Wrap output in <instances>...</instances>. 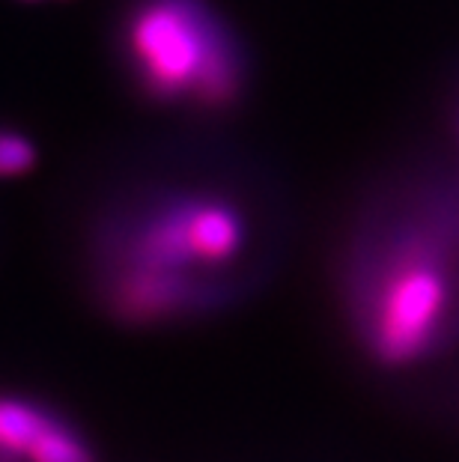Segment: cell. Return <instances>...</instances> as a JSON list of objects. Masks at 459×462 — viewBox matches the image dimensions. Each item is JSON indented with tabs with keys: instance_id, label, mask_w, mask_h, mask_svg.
Wrapping results in <instances>:
<instances>
[{
	"instance_id": "8",
	"label": "cell",
	"mask_w": 459,
	"mask_h": 462,
	"mask_svg": "<svg viewBox=\"0 0 459 462\" xmlns=\"http://www.w3.org/2000/svg\"><path fill=\"white\" fill-rule=\"evenodd\" d=\"M0 462H22V459H15V457H6V454H0Z\"/></svg>"
},
{
	"instance_id": "4",
	"label": "cell",
	"mask_w": 459,
	"mask_h": 462,
	"mask_svg": "<svg viewBox=\"0 0 459 462\" xmlns=\"http://www.w3.org/2000/svg\"><path fill=\"white\" fill-rule=\"evenodd\" d=\"M182 233L188 242L194 263L200 265H224L239 257L245 245V221L230 203L212 198L179 200Z\"/></svg>"
},
{
	"instance_id": "6",
	"label": "cell",
	"mask_w": 459,
	"mask_h": 462,
	"mask_svg": "<svg viewBox=\"0 0 459 462\" xmlns=\"http://www.w3.org/2000/svg\"><path fill=\"white\" fill-rule=\"evenodd\" d=\"M24 462H96V454L81 439V432H75L66 420L57 418L31 448Z\"/></svg>"
},
{
	"instance_id": "5",
	"label": "cell",
	"mask_w": 459,
	"mask_h": 462,
	"mask_svg": "<svg viewBox=\"0 0 459 462\" xmlns=\"http://www.w3.org/2000/svg\"><path fill=\"white\" fill-rule=\"evenodd\" d=\"M57 420L51 409L33 400L0 397V454L27 459L31 448L42 439V432Z\"/></svg>"
},
{
	"instance_id": "3",
	"label": "cell",
	"mask_w": 459,
	"mask_h": 462,
	"mask_svg": "<svg viewBox=\"0 0 459 462\" xmlns=\"http://www.w3.org/2000/svg\"><path fill=\"white\" fill-rule=\"evenodd\" d=\"M200 299V283L191 272H161L129 265L116 283L114 301L125 319L152 322L177 317Z\"/></svg>"
},
{
	"instance_id": "2",
	"label": "cell",
	"mask_w": 459,
	"mask_h": 462,
	"mask_svg": "<svg viewBox=\"0 0 459 462\" xmlns=\"http://www.w3.org/2000/svg\"><path fill=\"white\" fill-rule=\"evenodd\" d=\"M454 304L451 269L427 245L388 260L370 287L367 343L385 364H412L438 343Z\"/></svg>"
},
{
	"instance_id": "7",
	"label": "cell",
	"mask_w": 459,
	"mask_h": 462,
	"mask_svg": "<svg viewBox=\"0 0 459 462\" xmlns=\"http://www.w3.org/2000/svg\"><path fill=\"white\" fill-rule=\"evenodd\" d=\"M36 167V146L27 134L0 125V180L31 173Z\"/></svg>"
},
{
	"instance_id": "1",
	"label": "cell",
	"mask_w": 459,
	"mask_h": 462,
	"mask_svg": "<svg viewBox=\"0 0 459 462\" xmlns=\"http://www.w3.org/2000/svg\"><path fill=\"white\" fill-rule=\"evenodd\" d=\"M125 54L146 93L227 107L245 87V63L203 0H138L125 18Z\"/></svg>"
}]
</instances>
